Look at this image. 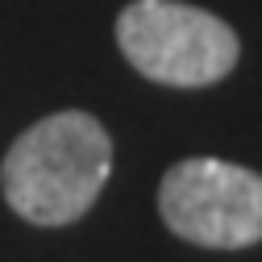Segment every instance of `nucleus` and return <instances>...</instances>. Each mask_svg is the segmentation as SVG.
Here are the masks:
<instances>
[{"label": "nucleus", "instance_id": "nucleus-3", "mask_svg": "<svg viewBox=\"0 0 262 262\" xmlns=\"http://www.w3.org/2000/svg\"><path fill=\"white\" fill-rule=\"evenodd\" d=\"M158 212L175 237L208 250L262 242V175L225 158H183L162 175Z\"/></svg>", "mask_w": 262, "mask_h": 262}, {"label": "nucleus", "instance_id": "nucleus-2", "mask_svg": "<svg viewBox=\"0 0 262 262\" xmlns=\"http://www.w3.org/2000/svg\"><path fill=\"white\" fill-rule=\"evenodd\" d=\"M121 54L138 75L167 88H208L237 67V34L183 0H134L117 17Z\"/></svg>", "mask_w": 262, "mask_h": 262}, {"label": "nucleus", "instance_id": "nucleus-1", "mask_svg": "<svg viewBox=\"0 0 262 262\" xmlns=\"http://www.w3.org/2000/svg\"><path fill=\"white\" fill-rule=\"evenodd\" d=\"M113 171V138L92 113L67 108L50 113L9 146L0 187L17 216L29 225H71L96 195L104 191Z\"/></svg>", "mask_w": 262, "mask_h": 262}]
</instances>
